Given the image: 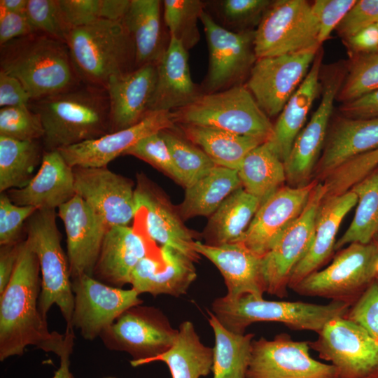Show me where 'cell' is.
Masks as SVG:
<instances>
[{
    "mask_svg": "<svg viewBox=\"0 0 378 378\" xmlns=\"http://www.w3.org/2000/svg\"><path fill=\"white\" fill-rule=\"evenodd\" d=\"M40 266L27 241H21L16 266L10 282L0 295V360L22 355L33 345L59 358L70 356L74 329L64 334L50 332L40 312Z\"/></svg>",
    "mask_w": 378,
    "mask_h": 378,
    "instance_id": "1",
    "label": "cell"
},
{
    "mask_svg": "<svg viewBox=\"0 0 378 378\" xmlns=\"http://www.w3.org/2000/svg\"><path fill=\"white\" fill-rule=\"evenodd\" d=\"M44 128L46 151L58 150L111 132L110 104L105 88L81 83L57 94L31 101Z\"/></svg>",
    "mask_w": 378,
    "mask_h": 378,
    "instance_id": "2",
    "label": "cell"
},
{
    "mask_svg": "<svg viewBox=\"0 0 378 378\" xmlns=\"http://www.w3.org/2000/svg\"><path fill=\"white\" fill-rule=\"evenodd\" d=\"M0 71L20 80L31 101L83 83L64 42L36 31L0 46Z\"/></svg>",
    "mask_w": 378,
    "mask_h": 378,
    "instance_id": "3",
    "label": "cell"
},
{
    "mask_svg": "<svg viewBox=\"0 0 378 378\" xmlns=\"http://www.w3.org/2000/svg\"><path fill=\"white\" fill-rule=\"evenodd\" d=\"M66 44L83 83L105 88L136 69L135 48L123 21L99 20L71 30Z\"/></svg>",
    "mask_w": 378,
    "mask_h": 378,
    "instance_id": "4",
    "label": "cell"
},
{
    "mask_svg": "<svg viewBox=\"0 0 378 378\" xmlns=\"http://www.w3.org/2000/svg\"><path fill=\"white\" fill-rule=\"evenodd\" d=\"M349 304L331 301L316 304L300 301H273L245 295L236 299L225 295L214 300L211 312L227 330L244 334L251 324L259 321L281 323L294 330L316 333L330 321L342 317Z\"/></svg>",
    "mask_w": 378,
    "mask_h": 378,
    "instance_id": "5",
    "label": "cell"
},
{
    "mask_svg": "<svg viewBox=\"0 0 378 378\" xmlns=\"http://www.w3.org/2000/svg\"><path fill=\"white\" fill-rule=\"evenodd\" d=\"M175 123L222 129L267 141L274 125L246 86L236 85L220 92L202 94L190 105L172 111Z\"/></svg>",
    "mask_w": 378,
    "mask_h": 378,
    "instance_id": "6",
    "label": "cell"
},
{
    "mask_svg": "<svg viewBox=\"0 0 378 378\" xmlns=\"http://www.w3.org/2000/svg\"><path fill=\"white\" fill-rule=\"evenodd\" d=\"M55 209H37L27 220L26 232L29 246L36 255L41 272L38 308L47 313L53 304L59 307L71 326L74 296L68 258L61 245V234L56 223Z\"/></svg>",
    "mask_w": 378,
    "mask_h": 378,
    "instance_id": "7",
    "label": "cell"
},
{
    "mask_svg": "<svg viewBox=\"0 0 378 378\" xmlns=\"http://www.w3.org/2000/svg\"><path fill=\"white\" fill-rule=\"evenodd\" d=\"M378 246L354 242L341 250L322 270L304 278L292 290L309 297H319L353 305L376 280Z\"/></svg>",
    "mask_w": 378,
    "mask_h": 378,
    "instance_id": "8",
    "label": "cell"
},
{
    "mask_svg": "<svg viewBox=\"0 0 378 378\" xmlns=\"http://www.w3.org/2000/svg\"><path fill=\"white\" fill-rule=\"evenodd\" d=\"M318 22L304 0H277L265 10L254 34L257 59L319 48Z\"/></svg>",
    "mask_w": 378,
    "mask_h": 378,
    "instance_id": "9",
    "label": "cell"
},
{
    "mask_svg": "<svg viewBox=\"0 0 378 378\" xmlns=\"http://www.w3.org/2000/svg\"><path fill=\"white\" fill-rule=\"evenodd\" d=\"M325 195L323 183L317 182L301 214L262 257L261 276L267 293L281 298L287 295L290 274L312 244L316 214Z\"/></svg>",
    "mask_w": 378,
    "mask_h": 378,
    "instance_id": "10",
    "label": "cell"
},
{
    "mask_svg": "<svg viewBox=\"0 0 378 378\" xmlns=\"http://www.w3.org/2000/svg\"><path fill=\"white\" fill-rule=\"evenodd\" d=\"M309 342L310 349L331 363L337 378H361L378 368V346L360 325L345 316L328 321Z\"/></svg>",
    "mask_w": 378,
    "mask_h": 378,
    "instance_id": "11",
    "label": "cell"
},
{
    "mask_svg": "<svg viewBox=\"0 0 378 378\" xmlns=\"http://www.w3.org/2000/svg\"><path fill=\"white\" fill-rule=\"evenodd\" d=\"M318 49L256 59L246 88L268 117L280 114L306 77Z\"/></svg>",
    "mask_w": 378,
    "mask_h": 378,
    "instance_id": "12",
    "label": "cell"
},
{
    "mask_svg": "<svg viewBox=\"0 0 378 378\" xmlns=\"http://www.w3.org/2000/svg\"><path fill=\"white\" fill-rule=\"evenodd\" d=\"M71 283L74 305L71 326L85 340L101 336L125 311L142 303L134 289L107 285L92 276L82 275Z\"/></svg>",
    "mask_w": 378,
    "mask_h": 378,
    "instance_id": "13",
    "label": "cell"
},
{
    "mask_svg": "<svg viewBox=\"0 0 378 378\" xmlns=\"http://www.w3.org/2000/svg\"><path fill=\"white\" fill-rule=\"evenodd\" d=\"M200 20L209 49L206 93L240 84L238 81L257 59L253 43L255 31H231L218 24L205 10Z\"/></svg>",
    "mask_w": 378,
    "mask_h": 378,
    "instance_id": "14",
    "label": "cell"
},
{
    "mask_svg": "<svg viewBox=\"0 0 378 378\" xmlns=\"http://www.w3.org/2000/svg\"><path fill=\"white\" fill-rule=\"evenodd\" d=\"M177 333L159 309L137 305L125 311L101 337L108 349L144 360L168 350Z\"/></svg>",
    "mask_w": 378,
    "mask_h": 378,
    "instance_id": "15",
    "label": "cell"
},
{
    "mask_svg": "<svg viewBox=\"0 0 378 378\" xmlns=\"http://www.w3.org/2000/svg\"><path fill=\"white\" fill-rule=\"evenodd\" d=\"M309 349L286 333L253 340L246 378H337L335 368L314 359Z\"/></svg>",
    "mask_w": 378,
    "mask_h": 378,
    "instance_id": "16",
    "label": "cell"
},
{
    "mask_svg": "<svg viewBox=\"0 0 378 378\" xmlns=\"http://www.w3.org/2000/svg\"><path fill=\"white\" fill-rule=\"evenodd\" d=\"M76 194L104 220L108 228L127 226L136 216L134 184L106 167H74Z\"/></svg>",
    "mask_w": 378,
    "mask_h": 378,
    "instance_id": "17",
    "label": "cell"
},
{
    "mask_svg": "<svg viewBox=\"0 0 378 378\" xmlns=\"http://www.w3.org/2000/svg\"><path fill=\"white\" fill-rule=\"evenodd\" d=\"M344 80L342 70H334L326 78L319 106L295 138L284 162L286 181L290 187H303L311 176L324 146L334 101Z\"/></svg>",
    "mask_w": 378,
    "mask_h": 378,
    "instance_id": "18",
    "label": "cell"
},
{
    "mask_svg": "<svg viewBox=\"0 0 378 378\" xmlns=\"http://www.w3.org/2000/svg\"><path fill=\"white\" fill-rule=\"evenodd\" d=\"M172 112L150 111L136 124L58 150L71 167H103L141 139L175 126Z\"/></svg>",
    "mask_w": 378,
    "mask_h": 378,
    "instance_id": "19",
    "label": "cell"
},
{
    "mask_svg": "<svg viewBox=\"0 0 378 378\" xmlns=\"http://www.w3.org/2000/svg\"><path fill=\"white\" fill-rule=\"evenodd\" d=\"M58 216L66 234L71 279L82 275L93 276L108 227L76 194L58 208Z\"/></svg>",
    "mask_w": 378,
    "mask_h": 378,
    "instance_id": "20",
    "label": "cell"
},
{
    "mask_svg": "<svg viewBox=\"0 0 378 378\" xmlns=\"http://www.w3.org/2000/svg\"><path fill=\"white\" fill-rule=\"evenodd\" d=\"M316 183L280 188L260 204L239 242L262 257L301 214Z\"/></svg>",
    "mask_w": 378,
    "mask_h": 378,
    "instance_id": "21",
    "label": "cell"
},
{
    "mask_svg": "<svg viewBox=\"0 0 378 378\" xmlns=\"http://www.w3.org/2000/svg\"><path fill=\"white\" fill-rule=\"evenodd\" d=\"M134 200L136 212L144 211L146 232L150 240L173 247L195 262L199 259L193 234L166 197L144 175L138 176Z\"/></svg>",
    "mask_w": 378,
    "mask_h": 378,
    "instance_id": "22",
    "label": "cell"
},
{
    "mask_svg": "<svg viewBox=\"0 0 378 378\" xmlns=\"http://www.w3.org/2000/svg\"><path fill=\"white\" fill-rule=\"evenodd\" d=\"M194 248L219 270L227 287L225 296L236 299L245 295L262 298V257L241 242L209 245L195 241Z\"/></svg>",
    "mask_w": 378,
    "mask_h": 378,
    "instance_id": "23",
    "label": "cell"
},
{
    "mask_svg": "<svg viewBox=\"0 0 378 378\" xmlns=\"http://www.w3.org/2000/svg\"><path fill=\"white\" fill-rule=\"evenodd\" d=\"M157 76V64H149L109 79L105 88L110 104L111 132L136 124L149 112Z\"/></svg>",
    "mask_w": 378,
    "mask_h": 378,
    "instance_id": "24",
    "label": "cell"
},
{
    "mask_svg": "<svg viewBox=\"0 0 378 378\" xmlns=\"http://www.w3.org/2000/svg\"><path fill=\"white\" fill-rule=\"evenodd\" d=\"M15 204L38 209H55L75 195L74 168L59 150H44L40 167L24 187L8 191Z\"/></svg>",
    "mask_w": 378,
    "mask_h": 378,
    "instance_id": "25",
    "label": "cell"
},
{
    "mask_svg": "<svg viewBox=\"0 0 378 378\" xmlns=\"http://www.w3.org/2000/svg\"><path fill=\"white\" fill-rule=\"evenodd\" d=\"M157 71L149 112L174 111L190 105L202 94L192 80L188 50L174 37L170 36Z\"/></svg>",
    "mask_w": 378,
    "mask_h": 378,
    "instance_id": "26",
    "label": "cell"
},
{
    "mask_svg": "<svg viewBox=\"0 0 378 378\" xmlns=\"http://www.w3.org/2000/svg\"><path fill=\"white\" fill-rule=\"evenodd\" d=\"M356 204L357 197L351 190L324 198L316 214L312 244L293 269L288 288L293 289L307 276L318 270L329 258L335 250L340 225Z\"/></svg>",
    "mask_w": 378,
    "mask_h": 378,
    "instance_id": "27",
    "label": "cell"
},
{
    "mask_svg": "<svg viewBox=\"0 0 378 378\" xmlns=\"http://www.w3.org/2000/svg\"><path fill=\"white\" fill-rule=\"evenodd\" d=\"M378 148V118L339 120L328 134L315 168L323 178L350 160Z\"/></svg>",
    "mask_w": 378,
    "mask_h": 378,
    "instance_id": "28",
    "label": "cell"
},
{
    "mask_svg": "<svg viewBox=\"0 0 378 378\" xmlns=\"http://www.w3.org/2000/svg\"><path fill=\"white\" fill-rule=\"evenodd\" d=\"M145 239L127 226L109 227L104 236L94 274L101 281L120 288L131 283L134 267L150 255Z\"/></svg>",
    "mask_w": 378,
    "mask_h": 378,
    "instance_id": "29",
    "label": "cell"
},
{
    "mask_svg": "<svg viewBox=\"0 0 378 378\" xmlns=\"http://www.w3.org/2000/svg\"><path fill=\"white\" fill-rule=\"evenodd\" d=\"M321 52L317 53L306 77L286 104L274 125L273 132L266 144L284 162L293 142L304 127L307 116L319 89Z\"/></svg>",
    "mask_w": 378,
    "mask_h": 378,
    "instance_id": "30",
    "label": "cell"
},
{
    "mask_svg": "<svg viewBox=\"0 0 378 378\" xmlns=\"http://www.w3.org/2000/svg\"><path fill=\"white\" fill-rule=\"evenodd\" d=\"M213 349L200 340L192 322L181 323L172 346L164 353L144 360H132L133 367L155 361L165 363L172 378H200L212 371Z\"/></svg>",
    "mask_w": 378,
    "mask_h": 378,
    "instance_id": "31",
    "label": "cell"
},
{
    "mask_svg": "<svg viewBox=\"0 0 378 378\" xmlns=\"http://www.w3.org/2000/svg\"><path fill=\"white\" fill-rule=\"evenodd\" d=\"M159 0H130L123 19L134 42L136 69L157 64L167 46L162 27Z\"/></svg>",
    "mask_w": 378,
    "mask_h": 378,
    "instance_id": "32",
    "label": "cell"
},
{
    "mask_svg": "<svg viewBox=\"0 0 378 378\" xmlns=\"http://www.w3.org/2000/svg\"><path fill=\"white\" fill-rule=\"evenodd\" d=\"M189 141L202 149L216 164L238 170L246 154L264 143L257 139L239 135L217 127L179 124Z\"/></svg>",
    "mask_w": 378,
    "mask_h": 378,
    "instance_id": "33",
    "label": "cell"
},
{
    "mask_svg": "<svg viewBox=\"0 0 378 378\" xmlns=\"http://www.w3.org/2000/svg\"><path fill=\"white\" fill-rule=\"evenodd\" d=\"M260 204L242 186L235 190L211 216L205 231L206 244L240 241Z\"/></svg>",
    "mask_w": 378,
    "mask_h": 378,
    "instance_id": "34",
    "label": "cell"
},
{
    "mask_svg": "<svg viewBox=\"0 0 378 378\" xmlns=\"http://www.w3.org/2000/svg\"><path fill=\"white\" fill-rule=\"evenodd\" d=\"M241 186L237 170L216 166L186 188L180 206L181 216L188 219L211 216L232 192Z\"/></svg>",
    "mask_w": 378,
    "mask_h": 378,
    "instance_id": "35",
    "label": "cell"
},
{
    "mask_svg": "<svg viewBox=\"0 0 378 378\" xmlns=\"http://www.w3.org/2000/svg\"><path fill=\"white\" fill-rule=\"evenodd\" d=\"M237 172L242 187L261 204L286 181L284 162L266 142L246 154Z\"/></svg>",
    "mask_w": 378,
    "mask_h": 378,
    "instance_id": "36",
    "label": "cell"
},
{
    "mask_svg": "<svg viewBox=\"0 0 378 378\" xmlns=\"http://www.w3.org/2000/svg\"><path fill=\"white\" fill-rule=\"evenodd\" d=\"M209 316L215 337L213 378H246L254 335L234 333L225 328L211 312Z\"/></svg>",
    "mask_w": 378,
    "mask_h": 378,
    "instance_id": "37",
    "label": "cell"
},
{
    "mask_svg": "<svg viewBox=\"0 0 378 378\" xmlns=\"http://www.w3.org/2000/svg\"><path fill=\"white\" fill-rule=\"evenodd\" d=\"M357 197L354 219L336 241L335 250L358 242L368 244L378 235V166L349 190Z\"/></svg>",
    "mask_w": 378,
    "mask_h": 378,
    "instance_id": "38",
    "label": "cell"
},
{
    "mask_svg": "<svg viewBox=\"0 0 378 378\" xmlns=\"http://www.w3.org/2000/svg\"><path fill=\"white\" fill-rule=\"evenodd\" d=\"M43 153L37 141H19L0 136V192L26 186Z\"/></svg>",
    "mask_w": 378,
    "mask_h": 378,
    "instance_id": "39",
    "label": "cell"
},
{
    "mask_svg": "<svg viewBox=\"0 0 378 378\" xmlns=\"http://www.w3.org/2000/svg\"><path fill=\"white\" fill-rule=\"evenodd\" d=\"M161 264L152 275L145 293L156 296L167 294L178 297L186 293L197 276L195 261L180 251L162 246Z\"/></svg>",
    "mask_w": 378,
    "mask_h": 378,
    "instance_id": "40",
    "label": "cell"
},
{
    "mask_svg": "<svg viewBox=\"0 0 378 378\" xmlns=\"http://www.w3.org/2000/svg\"><path fill=\"white\" fill-rule=\"evenodd\" d=\"M160 134L168 146L178 182L186 188L217 166L202 149L170 130L160 131Z\"/></svg>",
    "mask_w": 378,
    "mask_h": 378,
    "instance_id": "41",
    "label": "cell"
},
{
    "mask_svg": "<svg viewBox=\"0 0 378 378\" xmlns=\"http://www.w3.org/2000/svg\"><path fill=\"white\" fill-rule=\"evenodd\" d=\"M163 20L170 36L188 51L200 41L197 22L206 4L200 0H164Z\"/></svg>",
    "mask_w": 378,
    "mask_h": 378,
    "instance_id": "42",
    "label": "cell"
},
{
    "mask_svg": "<svg viewBox=\"0 0 378 378\" xmlns=\"http://www.w3.org/2000/svg\"><path fill=\"white\" fill-rule=\"evenodd\" d=\"M0 136L19 141H38L44 128L38 113L29 105L0 108Z\"/></svg>",
    "mask_w": 378,
    "mask_h": 378,
    "instance_id": "43",
    "label": "cell"
},
{
    "mask_svg": "<svg viewBox=\"0 0 378 378\" xmlns=\"http://www.w3.org/2000/svg\"><path fill=\"white\" fill-rule=\"evenodd\" d=\"M378 89V50L362 55L351 65L337 98L344 102Z\"/></svg>",
    "mask_w": 378,
    "mask_h": 378,
    "instance_id": "44",
    "label": "cell"
},
{
    "mask_svg": "<svg viewBox=\"0 0 378 378\" xmlns=\"http://www.w3.org/2000/svg\"><path fill=\"white\" fill-rule=\"evenodd\" d=\"M26 13L37 31L66 43L71 29L59 0H28Z\"/></svg>",
    "mask_w": 378,
    "mask_h": 378,
    "instance_id": "45",
    "label": "cell"
},
{
    "mask_svg": "<svg viewBox=\"0 0 378 378\" xmlns=\"http://www.w3.org/2000/svg\"><path fill=\"white\" fill-rule=\"evenodd\" d=\"M377 166L378 148L350 160L332 171L326 177V186L332 194L344 193Z\"/></svg>",
    "mask_w": 378,
    "mask_h": 378,
    "instance_id": "46",
    "label": "cell"
},
{
    "mask_svg": "<svg viewBox=\"0 0 378 378\" xmlns=\"http://www.w3.org/2000/svg\"><path fill=\"white\" fill-rule=\"evenodd\" d=\"M272 1L269 0H223L218 1V13L228 27L239 31L261 20Z\"/></svg>",
    "mask_w": 378,
    "mask_h": 378,
    "instance_id": "47",
    "label": "cell"
},
{
    "mask_svg": "<svg viewBox=\"0 0 378 378\" xmlns=\"http://www.w3.org/2000/svg\"><path fill=\"white\" fill-rule=\"evenodd\" d=\"M123 155L138 158L178 182V176L167 144L160 132L150 134L130 148Z\"/></svg>",
    "mask_w": 378,
    "mask_h": 378,
    "instance_id": "48",
    "label": "cell"
},
{
    "mask_svg": "<svg viewBox=\"0 0 378 378\" xmlns=\"http://www.w3.org/2000/svg\"><path fill=\"white\" fill-rule=\"evenodd\" d=\"M38 209L31 206L14 204L7 194L0 195V244L10 245L20 242L19 238L25 221Z\"/></svg>",
    "mask_w": 378,
    "mask_h": 378,
    "instance_id": "49",
    "label": "cell"
},
{
    "mask_svg": "<svg viewBox=\"0 0 378 378\" xmlns=\"http://www.w3.org/2000/svg\"><path fill=\"white\" fill-rule=\"evenodd\" d=\"M360 325L378 346V284L376 281L344 316Z\"/></svg>",
    "mask_w": 378,
    "mask_h": 378,
    "instance_id": "50",
    "label": "cell"
},
{
    "mask_svg": "<svg viewBox=\"0 0 378 378\" xmlns=\"http://www.w3.org/2000/svg\"><path fill=\"white\" fill-rule=\"evenodd\" d=\"M356 0H316L312 8L318 22V42L321 46L336 29Z\"/></svg>",
    "mask_w": 378,
    "mask_h": 378,
    "instance_id": "51",
    "label": "cell"
},
{
    "mask_svg": "<svg viewBox=\"0 0 378 378\" xmlns=\"http://www.w3.org/2000/svg\"><path fill=\"white\" fill-rule=\"evenodd\" d=\"M378 22V0H360L337 27L339 34L348 39L364 28Z\"/></svg>",
    "mask_w": 378,
    "mask_h": 378,
    "instance_id": "52",
    "label": "cell"
},
{
    "mask_svg": "<svg viewBox=\"0 0 378 378\" xmlns=\"http://www.w3.org/2000/svg\"><path fill=\"white\" fill-rule=\"evenodd\" d=\"M59 4L71 29L102 20V0H59Z\"/></svg>",
    "mask_w": 378,
    "mask_h": 378,
    "instance_id": "53",
    "label": "cell"
},
{
    "mask_svg": "<svg viewBox=\"0 0 378 378\" xmlns=\"http://www.w3.org/2000/svg\"><path fill=\"white\" fill-rule=\"evenodd\" d=\"M36 31L26 12L0 11V46Z\"/></svg>",
    "mask_w": 378,
    "mask_h": 378,
    "instance_id": "54",
    "label": "cell"
},
{
    "mask_svg": "<svg viewBox=\"0 0 378 378\" xmlns=\"http://www.w3.org/2000/svg\"><path fill=\"white\" fill-rule=\"evenodd\" d=\"M31 98L18 79L0 71V107L29 105Z\"/></svg>",
    "mask_w": 378,
    "mask_h": 378,
    "instance_id": "55",
    "label": "cell"
},
{
    "mask_svg": "<svg viewBox=\"0 0 378 378\" xmlns=\"http://www.w3.org/2000/svg\"><path fill=\"white\" fill-rule=\"evenodd\" d=\"M340 110L346 118H378V89L354 100L344 102Z\"/></svg>",
    "mask_w": 378,
    "mask_h": 378,
    "instance_id": "56",
    "label": "cell"
},
{
    "mask_svg": "<svg viewBox=\"0 0 378 378\" xmlns=\"http://www.w3.org/2000/svg\"><path fill=\"white\" fill-rule=\"evenodd\" d=\"M21 241L10 245L1 246L0 249V295L3 293L10 281L15 270Z\"/></svg>",
    "mask_w": 378,
    "mask_h": 378,
    "instance_id": "57",
    "label": "cell"
},
{
    "mask_svg": "<svg viewBox=\"0 0 378 378\" xmlns=\"http://www.w3.org/2000/svg\"><path fill=\"white\" fill-rule=\"evenodd\" d=\"M350 48L363 55L378 50V27L372 24L360 30L347 39Z\"/></svg>",
    "mask_w": 378,
    "mask_h": 378,
    "instance_id": "58",
    "label": "cell"
},
{
    "mask_svg": "<svg viewBox=\"0 0 378 378\" xmlns=\"http://www.w3.org/2000/svg\"><path fill=\"white\" fill-rule=\"evenodd\" d=\"M28 0H1L0 11L25 13Z\"/></svg>",
    "mask_w": 378,
    "mask_h": 378,
    "instance_id": "59",
    "label": "cell"
},
{
    "mask_svg": "<svg viewBox=\"0 0 378 378\" xmlns=\"http://www.w3.org/2000/svg\"><path fill=\"white\" fill-rule=\"evenodd\" d=\"M70 356H64L60 358V365L55 371L53 378H75L69 370Z\"/></svg>",
    "mask_w": 378,
    "mask_h": 378,
    "instance_id": "60",
    "label": "cell"
},
{
    "mask_svg": "<svg viewBox=\"0 0 378 378\" xmlns=\"http://www.w3.org/2000/svg\"><path fill=\"white\" fill-rule=\"evenodd\" d=\"M361 378H378V368Z\"/></svg>",
    "mask_w": 378,
    "mask_h": 378,
    "instance_id": "61",
    "label": "cell"
},
{
    "mask_svg": "<svg viewBox=\"0 0 378 378\" xmlns=\"http://www.w3.org/2000/svg\"><path fill=\"white\" fill-rule=\"evenodd\" d=\"M374 239L375 240V241L377 242V244L378 246V235H377ZM375 281L378 284V262H377V274H376V280Z\"/></svg>",
    "mask_w": 378,
    "mask_h": 378,
    "instance_id": "62",
    "label": "cell"
},
{
    "mask_svg": "<svg viewBox=\"0 0 378 378\" xmlns=\"http://www.w3.org/2000/svg\"><path fill=\"white\" fill-rule=\"evenodd\" d=\"M376 24H377V27H378V22H377Z\"/></svg>",
    "mask_w": 378,
    "mask_h": 378,
    "instance_id": "63",
    "label": "cell"
},
{
    "mask_svg": "<svg viewBox=\"0 0 378 378\" xmlns=\"http://www.w3.org/2000/svg\"><path fill=\"white\" fill-rule=\"evenodd\" d=\"M108 378H113V377H108Z\"/></svg>",
    "mask_w": 378,
    "mask_h": 378,
    "instance_id": "64",
    "label": "cell"
}]
</instances>
